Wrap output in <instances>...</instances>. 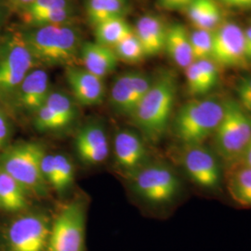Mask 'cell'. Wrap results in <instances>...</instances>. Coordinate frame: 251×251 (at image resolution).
<instances>
[{"mask_svg":"<svg viewBox=\"0 0 251 251\" xmlns=\"http://www.w3.org/2000/svg\"><path fill=\"white\" fill-rule=\"evenodd\" d=\"M177 95V80L173 74H160L141 100L131 117L145 138L158 142L170 123Z\"/></svg>","mask_w":251,"mask_h":251,"instance_id":"1","label":"cell"},{"mask_svg":"<svg viewBox=\"0 0 251 251\" xmlns=\"http://www.w3.org/2000/svg\"><path fill=\"white\" fill-rule=\"evenodd\" d=\"M225 112L224 102L214 98L192 100L179 108L174 132L185 147L204 144L213 136Z\"/></svg>","mask_w":251,"mask_h":251,"instance_id":"2","label":"cell"},{"mask_svg":"<svg viewBox=\"0 0 251 251\" xmlns=\"http://www.w3.org/2000/svg\"><path fill=\"white\" fill-rule=\"evenodd\" d=\"M35 60L48 64H68L80 52L77 33L66 25L38 26L24 36Z\"/></svg>","mask_w":251,"mask_h":251,"instance_id":"3","label":"cell"},{"mask_svg":"<svg viewBox=\"0 0 251 251\" xmlns=\"http://www.w3.org/2000/svg\"><path fill=\"white\" fill-rule=\"evenodd\" d=\"M45 153L43 147L36 143L16 144L0 156V168L25 191L44 196L47 181L41 171V162Z\"/></svg>","mask_w":251,"mask_h":251,"instance_id":"4","label":"cell"},{"mask_svg":"<svg viewBox=\"0 0 251 251\" xmlns=\"http://www.w3.org/2000/svg\"><path fill=\"white\" fill-rule=\"evenodd\" d=\"M224 106V117L213 135L215 149L226 163L233 165L251 141V115L234 100H226Z\"/></svg>","mask_w":251,"mask_h":251,"instance_id":"5","label":"cell"},{"mask_svg":"<svg viewBox=\"0 0 251 251\" xmlns=\"http://www.w3.org/2000/svg\"><path fill=\"white\" fill-rule=\"evenodd\" d=\"M86 209L83 201L63 206L50 227L46 251H84Z\"/></svg>","mask_w":251,"mask_h":251,"instance_id":"6","label":"cell"},{"mask_svg":"<svg viewBox=\"0 0 251 251\" xmlns=\"http://www.w3.org/2000/svg\"><path fill=\"white\" fill-rule=\"evenodd\" d=\"M132 187L145 201L153 205L168 204L179 195V179L170 167L155 164L133 171Z\"/></svg>","mask_w":251,"mask_h":251,"instance_id":"7","label":"cell"},{"mask_svg":"<svg viewBox=\"0 0 251 251\" xmlns=\"http://www.w3.org/2000/svg\"><path fill=\"white\" fill-rule=\"evenodd\" d=\"M51 223L41 213H30L15 220L9 227V251H46Z\"/></svg>","mask_w":251,"mask_h":251,"instance_id":"8","label":"cell"},{"mask_svg":"<svg viewBox=\"0 0 251 251\" xmlns=\"http://www.w3.org/2000/svg\"><path fill=\"white\" fill-rule=\"evenodd\" d=\"M35 64L25 38L14 36L0 51V92L15 89Z\"/></svg>","mask_w":251,"mask_h":251,"instance_id":"9","label":"cell"},{"mask_svg":"<svg viewBox=\"0 0 251 251\" xmlns=\"http://www.w3.org/2000/svg\"><path fill=\"white\" fill-rule=\"evenodd\" d=\"M185 148L182 166L189 179L204 190L212 192L219 190L223 172L214 152L204 144Z\"/></svg>","mask_w":251,"mask_h":251,"instance_id":"10","label":"cell"},{"mask_svg":"<svg viewBox=\"0 0 251 251\" xmlns=\"http://www.w3.org/2000/svg\"><path fill=\"white\" fill-rule=\"evenodd\" d=\"M211 60L225 67H238L248 63L245 50V34L234 23L220 25L213 32Z\"/></svg>","mask_w":251,"mask_h":251,"instance_id":"11","label":"cell"},{"mask_svg":"<svg viewBox=\"0 0 251 251\" xmlns=\"http://www.w3.org/2000/svg\"><path fill=\"white\" fill-rule=\"evenodd\" d=\"M66 81L75 100L85 106H93L102 102L105 87L102 78L85 68L68 66L65 71Z\"/></svg>","mask_w":251,"mask_h":251,"instance_id":"12","label":"cell"},{"mask_svg":"<svg viewBox=\"0 0 251 251\" xmlns=\"http://www.w3.org/2000/svg\"><path fill=\"white\" fill-rule=\"evenodd\" d=\"M75 147L78 157L86 164L96 165L108 156L107 137L102 126L98 124L85 126L77 132Z\"/></svg>","mask_w":251,"mask_h":251,"instance_id":"13","label":"cell"},{"mask_svg":"<svg viewBox=\"0 0 251 251\" xmlns=\"http://www.w3.org/2000/svg\"><path fill=\"white\" fill-rule=\"evenodd\" d=\"M114 150L118 165L132 172L143 168L148 156L143 138L128 129H123L117 133L114 142Z\"/></svg>","mask_w":251,"mask_h":251,"instance_id":"14","label":"cell"},{"mask_svg":"<svg viewBox=\"0 0 251 251\" xmlns=\"http://www.w3.org/2000/svg\"><path fill=\"white\" fill-rule=\"evenodd\" d=\"M79 53L85 69L100 78L113 72L117 68L119 61L112 48L99 43H83Z\"/></svg>","mask_w":251,"mask_h":251,"instance_id":"15","label":"cell"},{"mask_svg":"<svg viewBox=\"0 0 251 251\" xmlns=\"http://www.w3.org/2000/svg\"><path fill=\"white\" fill-rule=\"evenodd\" d=\"M168 29L162 20L153 15L139 19L134 33L144 48L145 56L156 55L165 49Z\"/></svg>","mask_w":251,"mask_h":251,"instance_id":"16","label":"cell"},{"mask_svg":"<svg viewBox=\"0 0 251 251\" xmlns=\"http://www.w3.org/2000/svg\"><path fill=\"white\" fill-rule=\"evenodd\" d=\"M49 84V75L44 70L37 69L28 73L20 89V100L23 106L34 112L43 106L50 93Z\"/></svg>","mask_w":251,"mask_h":251,"instance_id":"17","label":"cell"},{"mask_svg":"<svg viewBox=\"0 0 251 251\" xmlns=\"http://www.w3.org/2000/svg\"><path fill=\"white\" fill-rule=\"evenodd\" d=\"M165 49L171 60L181 69H186L195 63L190 34L181 25H173L168 29Z\"/></svg>","mask_w":251,"mask_h":251,"instance_id":"18","label":"cell"},{"mask_svg":"<svg viewBox=\"0 0 251 251\" xmlns=\"http://www.w3.org/2000/svg\"><path fill=\"white\" fill-rule=\"evenodd\" d=\"M186 11L196 29L212 32L221 25L222 12L214 0H193Z\"/></svg>","mask_w":251,"mask_h":251,"instance_id":"19","label":"cell"},{"mask_svg":"<svg viewBox=\"0 0 251 251\" xmlns=\"http://www.w3.org/2000/svg\"><path fill=\"white\" fill-rule=\"evenodd\" d=\"M228 192L235 203L251 207V169L233 165L227 179Z\"/></svg>","mask_w":251,"mask_h":251,"instance_id":"20","label":"cell"},{"mask_svg":"<svg viewBox=\"0 0 251 251\" xmlns=\"http://www.w3.org/2000/svg\"><path fill=\"white\" fill-rule=\"evenodd\" d=\"M25 190L0 168V206L10 212H16L27 206Z\"/></svg>","mask_w":251,"mask_h":251,"instance_id":"21","label":"cell"},{"mask_svg":"<svg viewBox=\"0 0 251 251\" xmlns=\"http://www.w3.org/2000/svg\"><path fill=\"white\" fill-rule=\"evenodd\" d=\"M110 100L113 107L118 113L129 116L133 114L140 100L130 85L128 73L120 75L114 82L111 89Z\"/></svg>","mask_w":251,"mask_h":251,"instance_id":"22","label":"cell"},{"mask_svg":"<svg viewBox=\"0 0 251 251\" xmlns=\"http://www.w3.org/2000/svg\"><path fill=\"white\" fill-rule=\"evenodd\" d=\"M134 33V30L123 17L108 20L96 25L95 36L97 43L109 48L116 47L126 37Z\"/></svg>","mask_w":251,"mask_h":251,"instance_id":"23","label":"cell"},{"mask_svg":"<svg viewBox=\"0 0 251 251\" xmlns=\"http://www.w3.org/2000/svg\"><path fill=\"white\" fill-rule=\"evenodd\" d=\"M126 9V0H89L87 14L96 26L108 20L123 17Z\"/></svg>","mask_w":251,"mask_h":251,"instance_id":"24","label":"cell"},{"mask_svg":"<svg viewBox=\"0 0 251 251\" xmlns=\"http://www.w3.org/2000/svg\"><path fill=\"white\" fill-rule=\"evenodd\" d=\"M118 60L128 63H139L145 57L144 48L135 33L126 37L115 47Z\"/></svg>","mask_w":251,"mask_h":251,"instance_id":"25","label":"cell"},{"mask_svg":"<svg viewBox=\"0 0 251 251\" xmlns=\"http://www.w3.org/2000/svg\"><path fill=\"white\" fill-rule=\"evenodd\" d=\"M190 41L195 62L200 60H211L213 47V32L196 29L190 34Z\"/></svg>","mask_w":251,"mask_h":251,"instance_id":"26","label":"cell"},{"mask_svg":"<svg viewBox=\"0 0 251 251\" xmlns=\"http://www.w3.org/2000/svg\"><path fill=\"white\" fill-rule=\"evenodd\" d=\"M48 107L69 125L75 117V107L71 99L62 92H50L45 102Z\"/></svg>","mask_w":251,"mask_h":251,"instance_id":"27","label":"cell"},{"mask_svg":"<svg viewBox=\"0 0 251 251\" xmlns=\"http://www.w3.org/2000/svg\"><path fill=\"white\" fill-rule=\"evenodd\" d=\"M35 125L40 131H50L63 128L67 124L61 117H58L50 108L44 104L36 112Z\"/></svg>","mask_w":251,"mask_h":251,"instance_id":"28","label":"cell"},{"mask_svg":"<svg viewBox=\"0 0 251 251\" xmlns=\"http://www.w3.org/2000/svg\"><path fill=\"white\" fill-rule=\"evenodd\" d=\"M57 166V184L55 190L63 192L68 188L74 181V166L64 154H54Z\"/></svg>","mask_w":251,"mask_h":251,"instance_id":"29","label":"cell"},{"mask_svg":"<svg viewBox=\"0 0 251 251\" xmlns=\"http://www.w3.org/2000/svg\"><path fill=\"white\" fill-rule=\"evenodd\" d=\"M185 75H186V84L187 90L191 95H205L208 93L206 89V84L202 77V75L199 71L198 64L192 63L185 69Z\"/></svg>","mask_w":251,"mask_h":251,"instance_id":"30","label":"cell"},{"mask_svg":"<svg viewBox=\"0 0 251 251\" xmlns=\"http://www.w3.org/2000/svg\"><path fill=\"white\" fill-rule=\"evenodd\" d=\"M73 12L71 7L65 9H56L53 11L48 12L31 22L32 25L36 26H45V25H60L64 22L71 18Z\"/></svg>","mask_w":251,"mask_h":251,"instance_id":"31","label":"cell"},{"mask_svg":"<svg viewBox=\"0 0 251 251\" xmlns=\"http://www.w3.org/2000/svg\"><path fill=\"white\" fill-rule=\"evenodd\" d=\"M196 63L198 64L199 71L201 73L202 77L206 84V89L209 92L217 85L219 79L217 64L210 59L200 60L197 61Z\"/></svg>","mask_w":251,"mask_h":251,"instance_id":"32","label":"cell"},{"mask_svg":"<svg viewBox=\"0 0 251 251\" xmlns=\"http://www.w3.org/2000/svg\"><path fill=\"white\" fill-rule=\"evenodd\" d=\"M41 171L46 181L55 189L57 184V166L54 154H44L41 162Z\"/></svg>","mask_w":251,"mask_h":251,"instance_id":"33","label":"cell"},{"mask_svg":"<svg viewBox=\"0 0 251 251\" xmlns=\"http://www.w3.org/2000/svg\"><path fill=\"white\" fill-rule=\"evenodd\" d=\"M162 9L167 10H180L186 9L189 6L185 0H157Z\"/></svg>","mask_w":251,"mask_h":251,"instance_id":"34","label":"cell"},{"mask_svg":"<svg viewBox=\"0 0 251 251\" xmlns=\"http://www.w3.org/2000/svg\"><path fill=\"white\" fill-rule=\"evenodd\" d=\"M235 92L251 95V75L242 76L238 79L235 86Z\"/></svg>","mask_w":251,"mask_h":251,"instance_id":"35","label":"cell"},{"mask_svg":"<svg viewBox=\"0 0 251 251\" xmlns=\"http://www.w3.org/2000/svg\"><path fill=\"white\" fill-rule=\"evenodd\" d=\"M233 165H240V166L248 167L251 169V141L250 142V144H248V146L246 147V149L244 150V152L240 155V157L238 158V160Z\"/></svg>","mask_w":251,"mask_h":251,"instance_id":"36","label":"cell"},{"mask_svg":"<svg viewBox=\"0 0 251 251\" xmlns=\"http://www.w3.org/2000/svg\"><path fill=\"white\" fill-rule=\"evenodd\" d=\"M9 136V125L7 119L0 113V147Z\"/></svg>","mask_w":251,"mask_h":251,"instance_id":"37","label":"cell"},{"mask_svg":"<svg viewBox=\"0 0 251 251\" xmlns=\"http://www.w3.org/2000/svg\"><path fill=\"white\" fill-rule=\"evenodd\" d=\"M228 6L239 9H251V0H222Z\"/></svg>","mask_w":251,"mask_h":251,"instance_id":"38","label":"cell"},{"mask_svg":"<svg viewBox=\"0 0 251 251\" xmlns=\"http://www.w3.org/2000/svg\"><path fill=\"white\" fill-rule=\"evenodd\" d=\"M245 34V50H246V57L248 62L251 61V26L249 27L246 31H244Z\"/></svg>","mask_w":251,"mask_h":251,"instance_id":"39","label":"cell"},{"mask_svg":"<svg viewBox=\"0 0 251 251\" xmlns=\"http://www.w3.org/2000/svg\"><path fill=\"white\" fill-rule=\"evenodd\" d=\"M16 3H18L20 5H25V6H28V5H30L34 0H14Z\"/></svg>","mask_w":251,"mask_h":251,"instance_id":"40","label":"cell"},{"mask_svg":"<svg viewBox=\"0 0 251 251\" xmlns=\"http://www.w3.org/2000/svg\"><path fill=\"white\" fill-rule=\"evenodd\" d=\"M185 1H186V2H188L189 5H190V4H191V2H192L193 0H185Z\"/></svg>","mask_w":251,"mask_h":251,"instance_id":"41","label":"cell"}]
</instances>
